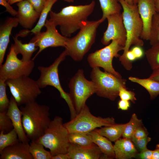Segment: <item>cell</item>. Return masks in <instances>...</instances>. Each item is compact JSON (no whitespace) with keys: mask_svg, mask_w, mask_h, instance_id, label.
Returning a JSON list of instances; mask_svg holds the SVG:
<instances>
[{"mask_svg":"<svg viewBox=\"0 0 159 159\" xmlns=\"http://www.w3.org/2000/svg\"><path fill=\"white\" fill-rule=\"evenodd\" d=\"M123 9L122 14L127 33V39L123 52L119 58L124 67L130 70L132 67V62L127 59L126 55L131 46L141 47L144 42L141 38L143 29V23L139 13L137 4H130L125 0H119Z\"/></svg>","mask_w":159,"mask_h":159,"instance_id":"6da1fadb","label":"cell"},{"mask_svg":"<svg viewBox=\"0 0 159 159\" xmlns=\"http://www.w3.org/2000/svg\"><path fill=\"white\" fill-rule=\"evenodd\" d=\"M95 5V1L92 0L87 4L66 6L57 13L51 11L49 20L56 26H59L62 35L69 37L72 34L80 29L81 23L87 20L93 11Z\"/></svg>","mask_w":159,"mask_h":159,"instance_id":"7a4b0ae2","label":"cell"},{"mask_svg":"<svg viewBox=\"0 0 159 159\" xmlns=\"http://www.w3.org/2000/svg\"><path fill=\"white\" fill-rule=\"evenodd\" d=\"M20 109L23 127L27 137L31 141L37 140L44 134L51 120L49 107L35 101L21 106Z\"/></svg>","mask_w":159,"mask_h":159,"instance_id":"3957f363","label":"cell"},{"mask_svg":"<svg viewBox=\"0 0 159 159\" xmlns=\"http://www.w3.org/2000/svg\"><path fill=\"white\" fill-rule=\"evenodd\" d=\"M103 21L101 18L97 20H87L81 23L77 34L72 37L67 38L64 47L67 55L75 61L82 60L95 43L97 29Z\"/></svg>","mask_w":159,"mask_h":159,"instance_id":"277c9868","label":"cell"},{"mask_svg":"<svg viewBox=\"0 0 159 159\" xmlns=\"http://www.w3.org/2000/svg\"><path fill=\"white\" fill-rule=\"evenodd\" d=\"M63 124L62 118L55 116L51 120L44 134L35 141L49 149L52 156L67 153L70 144L69 132Z\"/></svg>","mask_w":159,"mask_h":159,"instance_id":"5b68a950","label":"cell"},{"mask_svg":"<svg viewBox=\"0 0 159 159\" xmlns=\"http://www.w3.org/2000/svg\"><path fill=\"white\" fill-rule=\"evenodd\" d=\"M67 56L64 50L49 67L38 66V69L40 75L36 81L40 88L45 87L47 86H51L57 90L60 93V97L65 101L68 105L71 120L76 116L77 113L69 94L65 92L61 85L58 74V67Z\"/></svg>","mask_w":159,"mask_h":159,"instance_id":"8992f818","label":"cell"},{"mask_svg":"<svg viewBox=\"0 0 159 159\" xmlns=\"http://www.w3.org/2000/svg\"><path fill=\"white\" fill-rule=\"evenodd\" d=\"M100 67L92 68L90 77L96 87V93L99 96L114 101L119 96L120 89L126 87V80L107 72Z\"/></svg>","mask_w":159,"mask_h":159,"instance_id":"52a82bcc","label":"cell"},{"mask_svg":"<svg viewBox=\"0 0 159 159\" xmlns=\"http://www.w3.org/2000/svg\"><path fill=\"white\" fill-rule=\"evenodd\" d=\"M115 124L113 117H102L94 115L85 105L74 118L63 124L69 133L75 132L88 133L98 127Z\"/></svg>","mask_w":159,"mask_h":159,"instance_id":"ba28073f","label":"cell"},{"mask_svg":"<svg viewBox=\"0 0 159 159\" xmlns=\"http://www.w3.org/2000/svg\"><path fill=\"white\" fill-rule=\"evenodd\" d=\"M18 106L35 101L42 93L36 81L28 76H22L6 81Z\"/></svg>","mask_w":159,"mask_h":159,"instance_id":"9c48e42d","label":"cell"},{"mask_svg":"<svg viewBox=\"0 0 159 159\" xmlns=\"http://www.w3.org/2000/svg\"><path fill=\"white\" fill-rule=\"evenodd\" d=\"M69 87V95L77 114L86 105L87 99L96 93L94 82L85 77L83 70L79 69L70 79Z\"/></svg>","mask_w":159,"mask_h":159,"instance_id":"30bf717a","label":"cell"},{"mask_svg":"<svg viewBox=\"0 0 159 159\" xmlns=\"http://www.w3.org/2000/svg\"><path fill=\"white\" fill-rule=\"evenodd\" d=\"M124 47L117 41L113 40L104 47L95 51L88 55L87 61L92 68L101 67L104 71L110 73L116 77L122 78L120 74L113 68L112 61L114 57L119 58L118 52L123 50Z\"/></svg>","mask_w":159,"mask_h":159,"instance_id":"8fae6325","label":"cell"},{"mask_svg":"<svg viewBox=\"0 0 159 159\" xmlns=\"http://www.w3.org/2000/svg\"><path fill=\"white\" fill-rule=\"evenodd\" d=\"M11 45L9 52L3 64L0 66V79L6 81L22 76H28L34 68L33 60L24 62L19 59Z\"/></svg>","mask_w":159,"mask_h":159,"instance_id":"7c38bea8","label":"cell"},{"mask_svg":"<svg viewBox=\"0 0 159 159\" xmlns=\"http://www.w3.org/2000/svg\"><path fill=\"white\" fill-rule=\"evenodd\" d=\"M45 31L40 32L35 34L30 40L35 43L39 50L32 59L35 58L42 51L49 47H65L68 37L60 34L56 29V26L52 21L47 19L44 25Z\"/></svg>","mask_w":159,"mask_h":159,"instance_id":"4fadbf2b","label":"cell"},{"mask_svg":"<svg viewBox=\"0 0 159 159\" xmlns=\"http://www.w3.org/2000/svg\"><path fill=\"white\" fill-rule=\"evenodd\" d=\"M107 29L101 39L102 44L107 45L110 41L115 40L125 47L127 39V33L121 12L108 16Z\"/></svg>","mask_w":159,"mask_h":159,"instance_id":"5bb4252c","label":"cell"},{"mask_svg":"<svg viewBox=\"0 0 159 159\" xmlns=\"http://www.w3.org/2000/svg\"><path fill=\"white\" fill-rule=\"evenodd\" d=\"M137 5L143 23L141 38L149 40L153 18L157 12L154 0H138Z\"/></svg>","mask_w":159,"mask_h":159,"instance_id":"9a60e30c","label":"cell"},{"mask_svg":"<svg viewBox=\"0 0 159 159\" xmlns=\"http://www.w3.org/2000/svg\"><path fill=\"white\" fill-rule=\"evenodd\" d=\"M67 153L70 159H105L98 147L94 143L88 146L70 143Z\"/></svg>","mask_w":159,"mask_h":159,"instance_id":"2e32d148","label":"cell"},{"mask_svg":"<svg viewBox=\"0 0 159 159\" xmlns=\"http://www.w3.org/2000/svg\"><path fill=\"white\" fill-rule=\"evenodd\" d=\"M16 5L18 8L16 16L19 24L25 29H32L39 18L40 14L34 9L27 0L18 2Z\"/></svg>","mask_w":159,"mask_h":159,"instance_id":"e0dca14e","label":"cell"},{"mask_svg":"<svg viewBox=\"0 0 159 159\" xmlns=\"http://www.w3.org/2000/svg\"><path fill=\"white\" fill-rule=\"evenodd\" d=\"M6 114L11 120L14 128L17 132L19 141L29 143L30 140L27 137L23 126L21 111L12 96L10 100V104Z\"/></svg>","mask_w":159,"mask_h":159,"instance_id":"ac0fdd59","label":"cell"},{"mask_svg":"<svg viewBox=\"0 0 159 159\" xmlns=\"http://www.w3.org/2000/svg\"><path fill=\"white\" fill-rule=\"evenodd\" d=\"M29 144L19 141L4 149L0 159H33L29 151Z\"/></svg>","mask_w":159,"mask_h":159,"instance_id":"d6986e66","label":"cell"},{"mask_svg":"<svg viewBox=\"0 0 159 159\" xmlns=\"http://www.w3.org/2000/svg\"><path fill=\"white\" fill-rule=\"evenodd\" d=\"M19 24L16 17H9L0 26V66L2 64L6 52L9 42V37L13 28Z\"/></svg>","mask_w":159,"mask_h":159,"instance_id":"ffe728a7","label":"cell"},{"mask_svg":"<svg viewBox=\"0 0 159 159\" xmlns=\"http://www.w3.org/2000/svg\"><path fill=\"white\" fill-rule=\"evenodd\" d=\"M115 158L129 159L135 158L138 152L130 139L120 138L113 145Z\"/></svg>","mask_w":159,"mask_h":159,"instance_id":"44dd1931","label":"cell"},{"mask_svg":"<svg viewBox=\"0 0 159 159\" xmlns=\"http://www.w3.org/2000/svg\"><path fill=\"white\" fill-rule=\"evenodd\" d=\"M88 133L90 135L93 143L96 145L100 149L105 159L115 158L114 146L111 141L95 130Z\"/></svg>","mask_w":159,"mask_h":159,"instance_id":"7402d4cb","label":"cell"},{"mask_svg":"<svg viewBox=\"0 0 159 159\" xmlns=\"http://www.w3.org/2000/svg\"><path fill=\"white\" fill-rule=\"evenodd\" d=\"M20 36H21L19 33L13 37L14 43L12 45L16 54H21L22 55V61L26 62L32 60L31 57L33 53L38 48L36 46L34 42L29 41L28 43H22L21 40L18 39V37Z\"/></svg>","mask_w":159,"mask_h":159,"instance_id":"603a6c76","label":"cell"},{"mask_svg":"<svg viewBox=\"0 0 159 159\" xmlns=\"http://www.w3.org/2000/svg\"><path fill=\"white\" fill-rule=\"evenodd\" d=\"M125 124H117L103 126L95 130L111 142H115L122 136Z\"/></svg>","mask_w":159,"mask_h":159,"instance_id":"cb8c5ba5","label":"cell"},{"mask_svg":"<svg viewBox=\"0 0 159 159\" xmlns=\"http://www.w3.org/2000/svg\"><path fill=\"white\" fill-rule=\"evenodd\" d=\"M128 79L144 87L149 93L151 100H154L159 95V81L149 77L142 79L130 77Z\"/></svg>","mask_w":159,"mask_h":159,"instance_id":"d4e9b609","label":"cell"},{"mask_svg":"<svg viewBox=\"0 0 159 159\" xmlns=\"http://www.w3.org/2000/svg\"><path fill=\"white\" fill-rule=\"evenodd\" d=\"M102 15L101 19L104 21L111 14L121 12L122 7L119 0H99Z\"/></svg>","mask_w":159,"mask_h":159,"instance_id":"484cf974","label":"cell"},{"mask_svg":"<svg viewBox=\"0 0 159 159\" xmlns=\"http://www.w3.org/2000/svg\"><path fill=\"white\" fill-rule=\"evenodd\" d=\"M42 144L35 141H31L29 144V151L33 159H52L50 151L45 149Z\"/></svg>","mask_w":159,"mask_h":159,"instance_id":"4316f807","label":"cell"},{"mask_svg":"<svg viewBox=\"0 0 159 159\" xmlns=\"http://www.w3.org/2000/svg\"><path fill=\"white\" fill-rule=\"evenodd\" d=\"M57 0H47L45 6L40 14L39 19L37 24L30 31V32L35 34L41 32L42 28L44 26L48 14L51 11L53 5Z\"/></svg>","mask_w":159,"mask_h":159,"instance_id":"83f0119b","label":"cell"},{"mask_svg":"<svg viewBox=\"0 0 159 159\" xmlns=\"http://www.w3.org/2000/svg\"><path fill=\"white\" fill-rule=\"evenodd\" d=\"M68 140L70 143L82 146H88L92 145L90 135L87 133L75 132L69 133Z\"/></svg>","mask_w":159,"mask_h":159,"instance_id":"f1b7e54d","label":"cell"},{"mask_svg":"<svg viewBox=\"0 0 159 159\" xmlns=\"http://www.w3.org/2000/svg\"><path fill=\"white\" fill-rule=\"evenodd\" d=\"M145 54L151 68L153 70L159 69V41L151 45Z\"/></svg>","mask_w":159,"mask_h":159,"instance_id":"f546056e","label":"cell"},{"mask_svg":"<svg viewBox=\"0 0 159 159\" xmlns=\"http://www.w3.org/2000/svg\"><path fill=\"white\" fill-rule=\"evenodd\" d=\"M142 125V120L139 119L135 113L133 114L129 122L125 123L122 137L131 139L136 129Z\"/></svg>","mask_w":159,"mask_h":159,"instance_id":"4dcf8cb0","label":"cell"},{"mask_svg":"<svg viewBox=\"0 0 159 159\" xmlns=\"http://www.w3.org/2000/svg\"><path fill=\"white\" fill-rule=\"evenodd\" d=\"M19 141L17 134L14 128L6 133L0 131V153L6 148Z\"/></svg>","mask_w":159,"mask_h":159,"instance_id":"1f68e13d","label":"cell"},{"mask_svg":"<svg viewBox=\"0 0 159 159\" xmlns=\"http://www.w3.org/2000/svg\"><path fill=\"white\" fill-rule=\"evenodd\" d=\"M149 41L151 45L159 41V13L153 17Z\"/></svg>","mask_w":159,"mask_h":159,"instance_id":"d6a6232c","label":"cell"},{"mask_svg":"<svg viewBox=\"0 0 159 159\" xmlns=\"http://www.w3.org/2000/svg\"><path fill=\"white\" fill-rule=\"evenodd\" d=\"M6 81L0 79V112L6 111L10 104L6 92Z\"/></svg>","mask_w":159,"mask_h":159,"instance_id":"836d02e7","label":"cell"},{"mask_svg":"<svg viewBox=\"0 0 159 159\" xmlns=\"http://www.w3.org/2000/svg\"><path fill=\"white\" fill-rule=\"evenodd\" d=\"M6 111L0 112V131L4 133L10 131L14 128L11 120L6 114Z\"/></svg>","mask_w":159,"mask_h":159,"instance_id":"e575fe53","label":"cell"},{"mask_svg":"<svg viewBox=\"0 0 159 159\" xmlns=\"http://www.w3.org/2000/svg\"><path fill=\"white\" fill-rule=\"evenodd\" d=\"M131 139L138 151L140 152L147 148V145L151 138L148 136L139 139L132 137Z\"/></svg>","mask_w":159,"mask_h":159,"instance_id":"d590c367","label":"cell"},{"mask_svg":"<svg viewBox=\"0 0 159 159\" xmlns=\"http://www.w3.org/2000/svg\"><path fill=\"white\" fill-rule=\"evenodd\" d=\"M119 96L120 99L130 101L132 103H135L137 99L135 97V94L134 92L130 91H128L127 88L125 87H122L120 89Z\"/></svg>","mask_w":159,"mask_h":159,"instance_id":"8d00e7d4","label":"cell"},{"mask_svg":"<svg viewBox=\"0 0 159 159\" xmlns=\"http://www.w3.org/2000/svg\"><path fill=\"white\" fill-rule=\"evenodd\" d=\"M32 5L34 9L40 14L45 6L47 0H26Z\"/></svg>","mask_w":159,"mask_h":159,"instance_id":"74e56055","label":"cell"},{"mask_svg":"<svg viewBox=\"0 0 159 159\" xmlns=\"http://www.w3.org/2000/svg\"><path fill=\"white\" fill-rule=\"evenodd\" d=\"M148 134L146 128L142 125L136 129L132 138L138 139L142 138L148 136Z\"/></svg>","mask_w":159,"mask_h":159,"instance_id":"f35d334b","label":"cell"},{"mask_svg":"<svg viewBox=\"0 0 159 159\" xmlns=\"http://www.w3.org/2000/svg\"><path fill=\"white\" fill-rule=\"evenodd\" d=\"M153 150L147 148L138 153L136 155V158L140 159H152Z\"/></svg>","mask_w":159,"mask_h":159,"instance_id":"ab89813d","label":"cell"},{"mask_svg":"<svg viewBox=\"0 0 159 159\" xmlns=\"http://www.w3.org/2000/svg\"><path fill=\"white\" fill-rule=\"evenodd\" d=\"M0 4L5 8V11L8 12L14 17L16 16L17 11L14 9L6 0H0Z\"/></svg>","mask_w":159,"mask_h":159,"instance_id":"60d3db41","label":"cell"},{"mask_svg":"<svg viewBox=\"0 0 159 159\" xmlns=\"http://www.w3.org/2000/svg\"><path fill=\"white\" fill-rule=\"evenodd\" d=\"M118 108L122 110H127L130 107V101L121 100L118 102Z\"/></svg>","mask_w":159,"mask_h":159,"instance_id":"b9f144b4","label":"cell"},{"mask_svg":"<svg viewBox=\"0 0 159 159\" xmlns=\"http://www.w3.org/2000/svg\"><path fill=\"white\" fill-rule=\"evenodd\" d=\"M141 47L135 46L131 50L136 57V59L140 58L143 56V52Z\"/></svg>","mask_w":159,"mask_h":159,"instance_id":"7bdbcfd3","label":"cell"},{"mask_svg":"<svg viewBox=\"0 0 159 159\" xmlns=\"http://www.w3.org/2000/svg\"><path fill=\"white\" fill-rule=\"evenodd\" d=\"M52 159H70V158L67 153H59L52 156Z\"/></svg>","mask_w":159,"mask_h":159,"instance_id":"ee69618b","label":"cell"},{"mask_svg":"<svg viewBox=\"0 0 159 159\" xmlns=\"http://www.w3.org/2000/svg\"><path fill=\"white\" fill-rule=\"evenodd\" d=\"M149 77L159 81V69L153 70L152 73Z\"/></svg>","mask_w":159,"mask_h":159,"instance_id":"f6af8a7d","label":"cell"},{"mask_svg":"<svg viewBox=\"0 0 159 159\" xmlns=\"http://www.w3.org/2000/svg\"><path fill=\"white\" fill-rule=\"evenodd\" d=\"M126 57L127 59L131 62H132V61L136 59V57L131 50H129L127 52L126 55Z\"/></svg>","mask_w":159,"mask_h":159,"instance_id":"bcb514c9","label":"cell"},{"mask_svg":"<svg viewBox=\"0 0 159 159\" xmlns=\"http://www.w3.org/2000/svg\"><path fill=\"white\" fill-rule=\"evenodd\" d=\"M152 159H159V144L156 145L155 149L153 150Z\"/></svg>","mask_w":159,"mask_h":159,"instance_id":"7dc6e473","label":"cell"},{"mask_svg":"<svg viewBox=\"0 0 159 159\" xmlns=\"http://www.w3.org/2000/svg\"><path fill=\"white\" fill-rule=\"evenodd\" d=\"M154 2L156 11L159 13V0H154Z\"/></svg>","mask_w":159,"mask_h":159,"instance_id":"c3c4849f","label":"cell"},{"mask_svg":"<svg viewBox=\"0 0 159 159\" xmlns=\"http://www.w3.org/2000/svg\"><path fill=\"white\" fill-rule=\"evenodd\" d=\"M25 0H9L8 2L10 4H12L15 3L19 2Z\"/></svg>","mask_w":159,"mask_h":159,"instance_id":"681fc988","label":"cell"},{"mask_svg":"<svg viewBox=\"0 0 159 159\" xmlns=\"http://www.w3.org/2000/svg\"><path fill=\"white\" fill-rule=\"evenodd\" d=\"M127 3L130 4H133V0H125Z\"/></svg>","mask_w":159,"mask_h":159,"instance_id":"f907efd6","label":"cell"},{"mask_svg":"<svg viewBox=\"0 0 159 159\" xmlns=\"http://www.w3.org/2000/svg\"><path fill=\"white\" fill-rule=\"evenodd\" d=\"M63 0L66 1L69 3L73 2H74V0Z\"/></svg>","mask_w":159,"mask_h":159,"instance_id":"816d5d0a","label":"cell"},{"mask_svg":"<svg viewBox=\"0 0 159 159\" xmlns=\"http://www.w3.org/2000/svg\"><path fill=\"white\" fill-rule=\"evenodd\" d=\"M138 0H133V4H137Z\"/></svg>","mask_w":159,"mask_h":159,"instance_id":"f5cc1de1","label":"cell"},{"mask_svg":"<svg viewBox=\"0 0 159 159\" xmlns=\"http://www.w3.org/2000/svg\"><path fill=\"white\" fill-rule=\"evenodd\" d=\"M7 1H8L9 0H6Z\"/></svg>","mask_w":159,"mask_h":159,"instance_id":"db71d44e","label":"cell"}]
</instances>
